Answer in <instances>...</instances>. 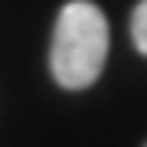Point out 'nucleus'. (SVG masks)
Segmentation results:
<instances>
[{
    "label": "nucleus",
    "instance_id": "f257e3e1",
    "mask_svg": "<svg viewBox=\"0 0 147 147\" xmlns=\"http://www.w3.org/2000/svg\"><path fill=\"white\" fill-rule=\"evenodd\" d=\"M108 59V20L92 0H69L59 10L49 69L62 88H88L101 75Z\"/></svg>",
    "mask_w": 147,
    "mask_h": 147
},
{
    "label": "nucleus",
    "instance_id": "f03ea898",
    "mask_svg": "<svg viewBox=\"0 0 147 147\" xmlns=\"http://www.w3.org/2000/svg\"><path fill=\"white\" fill-rule=\"evenodd\" d=\"M131 39H134L137 53L147 56V0H141L131 13Z\"/></svg>",
    "mask_w": 147,
    "mask_h": 147
},
{
    "label": "nucleus",
    "instance_id": "7ed1b4c3",
    "mask_svg": "<svg viewBox=\"0 0 147 147\" xmlns=\"http://www.w3.org/2000/svg\"><path fill=\"white\" fill-rule=\"evenodd\" d=\"M144 147H147V144H144Z\"/></svg>",
    "mask_w": 147,
    "mask_h": 147
}]
</instances>
